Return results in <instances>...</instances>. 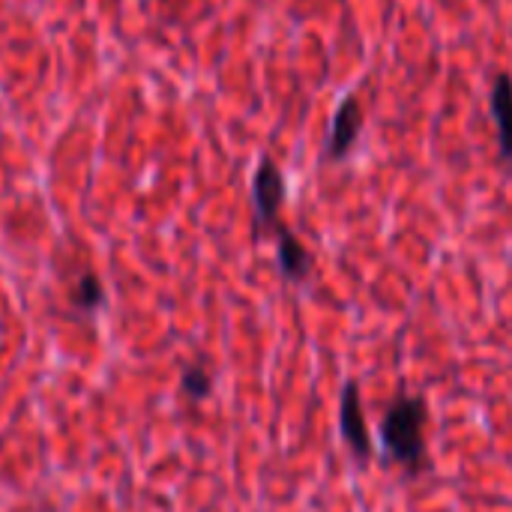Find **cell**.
Returning <instances> with one entry per match:
<instances>
[{
  "label": "cell",
  "mask_w": 512,
  "mask_h": 512,
  "mask_svg": "<svg viewBox=\"0 0 512 512\" xmlns=\"http://www.w3.org/2000/svg\"><path fill=\"white\" fill-rule=\"evenodd\" d=\"M489 108H492V120L498 126V147H501V159L512 165V75L510 72H498L492 81V93H489Z\"/></svg>",
  "instance_id": "obj_6"
},
{
  "label": "cell",
  "mask_w": 512,
  "mask_h": 512,
  "mask_svg": "<svg viewBox=\"0 0 512 512\" xmlns=\"http://www.w3.org/2000/svg\"><path fill=\"white\" fill-rule=\"evenodd\" d=\"M363 105L357 96H345L336 111H333V123H330V135H327V144H324V162H342L351 156V150L357 147L360 141V132H363Z\"/></svg>",
  "instance_id": "obj_3"
},
{
  "label": "cell",
  "mask_w": 512,
  "mask_h": 512,
  "mask_svg": "<svg viewBox=\"0 0 512 512\" xmlns=\"http://www.w3.org/2000/svg\"><path fill=\"white\" fill-rule=\"evenodd\" d=\"M276 264L288 282H306L315 270V258L306 249V243L285 225L276 228Z\"/></svg>",
  "instance_id": "obj_5"
},
{
  "label": "cell",
  "mask_w": 512,
  "mask_h": 512,
  "mask_svg": "<svg viewBox=\"0 0 512 512\" xmlns=\"http://www.w3.org/2000/svg\"><path fill=\"white\" fill-rule=\"evenodd\" d=\"M180 387H183V393H186L192 402H204V399L213 393V378H210V372H207V369H201V366H189V369H183Z\"/></svg>",
  "instance_id": "obj_8"
},
{
  "label": "cell",
  "mask_w": 512,
  "mask_h": 512,
  "mask_svg": "<svg viewBox=\"0 0 512 512\" xmlns=\"http://www.w3.org/2000/svg\"><path fill=\"white\" fill-rule=\"evenodd\" d=\"M285 198H288L285 177H282L279 165L270 156H264L252 174V213H255V231L258 234L276 231L282 225L279 213L285 207Z\"/></svg>",
  "instance_id": "obj_2"
},
{
  "label": "cell",
  "mask_w": 512,
  "mask_h": 512,
  "mask_svg": "<svg viewBox=\"0 0 512 512\" xmlns=\"http://www.w3.org/2000/svg\"><path fill=\"white\" fill-rule=\"evenodd\" d=\"M339 432L345 447L357 456V459H372L375 447L369 438V423L363 414V399H360V387L357 381H348L339 399Z\"/></svg>",
  "instance_id": "obj_4"
},
{
  "label": "cell",
  "mask_w": 512,
  "mask_h": 512,
  "mask_svg": "<svg viewBox=\"0 0 512 512\" xmlns=\"http://www.w3.org/2000/svg\"><path fill=\"white\" fill-rule=\"evenodd\" d=\"M69 303H72L78 312H84V315L99 312V309L105 306V288H102L99 276H96V273L78 276V282H75L72 291H69Z\"/></svg>",
  "instance_id": "obj_7"
},
{
  "label": "cell",
  "mask_w": 512,
  "mask_h": 512,
  "mask_svg": "<svg viewBox=\"0 0 512 512\" xmlns=\"http://www.w3.org/2000/svg\"><path fill=\"white\" fill-rule=\"evenodd\" d=\"M426 426H429V405L423 396L396 399L381 420V447L387 459L408 468L411 474L423 471L429 465Z\"/></svg>",
  "instance_id": "obj_1"
}]
</instances>
